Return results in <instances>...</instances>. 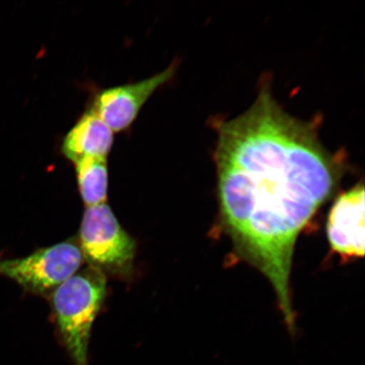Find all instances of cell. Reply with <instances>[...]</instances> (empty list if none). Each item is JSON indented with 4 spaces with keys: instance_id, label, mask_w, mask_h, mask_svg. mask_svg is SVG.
Wrapping results in <instances>:
<instances>
[{
    "instance_id": "obj_6",
    "label": "cell",
    "mask_w": 365,
    "mask_h": 365,
    "mask_svg": "<svg viewBox=\"0 0 365 365\" xmlns=\"http://www.w3.org/2000/svg\"><path fill=\"white\" fill-rule=\"evenodd\" d=\"M331 248L342 258L364 257V187L357 185L341 195L327 225Z\"/></svg>"
},
{
    "instance_id": "obj_5",
    "label": "cell",
    "mask_w": 365,
    "mask_h": 365,
    "mask_svg": "<svg viewBox=\"0 0 365 365\" xmlns=\"http://www.w3.org/2000/svg\"><path fill=\"white\" fill-rule=\"evenodd\" d=\"M176 63L147 79L113 86L96 94L91 110L113 132L124 131L135 120L143 105L160 86L173 79Z\"/></svg>"
},
{
    "instance_id": "obj_7",
    "label": "cell",
    "mask_w": 365,
    "mask_h": 365,
    "mask_svg": "<svg viewBox=\"0 0 365 365\" xmlns=\"http://www.w3.org/2000/svg\"><path fill=\"white\" fill-rule=\"evenodd\" d=\"M113 132L89 108L63 137L61 153L72 163L86 158H108Z\"/></svg>"
},
{
    "instance_id": "obj_4",
    "label": "cell",
    "mask_w": 365,
    "mask_h": 365,
    "mask_svg": "<svg viewBox=\"0 0 365 365\" xmlns=\"http://www.w3.org/2000/svg\"><path fill=\"white\" fill-rule=\"evenodd\" d=\"M83 262L78 242L68 240L26 257L0 259V276L10 278L27 293L48 296L78 272Z\"/></svg>"
},
{
    "instance_id": "obj_1",
    "label": "cell",
    "mask_w": 365,
    "mask_h": 365,
    "mask_svg": "<svg viewBox=\"0 0 365 365\" xmlns=\"http://www.w3.org/2000/svg\"><path fill=\"white\" fill-rule=\"evenodd\" d=\"M215 163L222 225L238 252L271 284L294 325V246L339 184L344 165L312 122L287 113L264 88L248 110L217 130Z\"/></svg>"
},
{
    "instance_id": "obj_3",
    "label": "cell",
    "mask_w": 365,
    "mask_h": 365,
    "mask_svg": "<svg viewBox=\"0 0 365 365\" xmlns=\"http://www.w3.org/2000/svg\"><path fill=\"white\" fill-rule=\"evenodd\" d=\"M78 243L90 267L121 280L133 276L136 242L107 202L86 207Z\"/></svg>"
},
{
    "instance_id": "obj_2",
    "label": "cell",
    "mask_w": 365,
    "mask_h": 365,
    "mask_svg": "<svg viewBox=\"0 0 365 365\" xmlns=\"http://www.w3.org/2000/svg\"><path fill=\"white\" fill-rule=\"evenodd\" d=\"M106 296L107 277L90 267L49 295L59 336L75 365H89L91 328Z\"/></svg>"
},
{
    "instance_id": "obj_8",
    "label": "cell",
    "mask_w": 365,
    "mask_h": 365,
    "mask_svg": "<svg viewBox=\"0 0 365 365\" xmlns=\"http://www.w3.org/2000/svg\"><path fill=\"white\" fill-rule=\"evenodd\" d=\"M77 185L86 207L107 202L108 168L106 158H86L74 163Z\"/></svg>"
}]
</instances>
